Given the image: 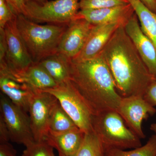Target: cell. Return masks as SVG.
<instances>
[{
	"mask_svg": "<svg viewBox=\"0 0 156 156\" xmlns=\"http://www.w3.org/2000/svg\"><path fill=\"white\" fill-rule=\"evenodd\" d=\"M107 65L122 97L143 96L156 81L149 72L124 25L119 27L99 54Z\"/></svg>",
	"mask_w": 156,
	"mask_h": 156,
	"instance_id": "obj_1",
	"label": "cell"
},
{
	"mask_svg": "<svg viewBox=\"0 0 156 156\" xmlns=\"http://www.w3.org/2000/svg\"><path fill=\"white\" fill-rule=\"evenodd\" d=\"M70 81L92 115L118 109L122 97L100 55L87 60H71Z\"/></svg>",
	"mask_w": 156,
	"mask_h": 156,
	"instance_id": "obj_2",
	"label": "cell"
},
{
	"mask_svg": "<svg viewBox=\"0 0 156 156\" xmlns=\"http://www.w3.org/2000/svg\"><path fill=\"white\" fill-rule=\"evenodd\" d=\"M16 24L34 63L57 52L68 25H41L23 14L17 15Z\"/></svg>",
	"mask_w": 156,
	"mask_h": 156,
	"instance_id": "obj_3",
	"label": "cell"
},
{
	"mask_svg": "<svg viewBox=\"0 0 156 156\" xmlns=\"http://www.w3.org/2000/svg\"><path fill=\"white\" fill-rule=\"evenodd\" d=\"M92 125L104 148L126 150L142 146L140 138L126 126L117 111H106L92 115Z\"/></svg>",
	"mask_w": 156,
	"mask_h": 156,
	"instance_id": "obj_4",
	"label": "cell"
},
{
	"mask_svg": "<svg viewBox=\"0 0 156 156\" xmlns=\"http://www.w3.org/2000/svg\"><path fill=\"white\" fill-rule=\"evenodd\" d=\"M80 0H53L44 4L34 1L26 3L25 17L34 22L68 25L76 19Z\"/></svg>",
	"mask_w": 156,
	"mask_h": 156,
	"instance_id": "obj_5",
	"label": "cell"
},
{
	"mask_svg": "<svg viewBox=\"0 0 156 156\" xmlns=\"http://www.w3.org/2000/svg\"><path fill=\"white\" fill-rule=\"evenodd\" d=\"M42 91L57 98L61 106L76 126L84 133L92 131V115L69 80L54 88Z\"/></svg>",
	"mask_w": 156,
	"mask_h": 156,
	"instance_id": "obj_6",
	"label": "cell"
},
{
	"mask_svg": "<svg viewBox=\"0 0 156 156\" xmlns=\"http://www.w3.org/2000/svg\"><path fill=\"white\" fill-rule=\"evenodd\" d=\"M16 17L3 29L6 53L5 60L0 61V69L11 73L22 71L34 63L17 28Z\"/></svg>",
	"mask_w": 156,
	"mask_h": 156,
	"instance_id": "obj_7",
	"label": "cell"
},
{
	"mask_svg": "<svg viewBox=\"0 0 156 156\" xmlns=\"http://www.w3.org/2000/svg\"><path fill=\"white\" fill-rule=\"evenodd\" d=\"M0 112L9 130L11 141L26 147L35 141L27 112L3 93L0 95Z\"/></svg>",
	"mask_w": 156,
	"mask_h": 156,
	"instance_id": "obj_8",
	"label": "cell"
},
{
	"mask_svg": "<svg viewBox=\"0 0 156 156\" xmlns=\"http://www.w3.org/2000/svg\"><path fill=\"white\" fill-rule=\"evenodd\" d=\"M57 98L48 92L37 90L30 104L31 128L35 141L45 140L49 134L50 113Z\"/></svg>",
	"mask_w": 156,
	"mask_h": 156,
	"instance_id": "obj_9",
	"label": "cell"
},
{
	"mask_svg": "<svg viewBox=\"0 0 156 156\" xmlns=\"http://www.w3.org/2000/svg\"><path fill=\"white\" fill-rule=\"evenodd\" d=\"M117 111L124 120L126 126L139 138L144 139L145 135L142 130V122L156 112V109L142 95L122 97Z\"/></svg>",
	"mask_w": 156,
	"mask_h": 156,
	"instance_id": "obj_10",
	"label": "cell"
},
{
	"mask_svg": "<svg viewBox=\"0 0 156 156\" xmlns=\"http://www.w3.org/2000/svg\"><path fill=\"white\" fill-rule=\"evenodd\" d=\"M93 24L82 18H76L68 24L58 45L57 52L73 60L83 48Z\"/></svg>",
	"mask_w": 156,
	"mask_h": 156,
	"instance_id": "obj_11",
	"label": "cell"
},
{
	"mask_svg": "<svg viewBox=\"0 0 156 156\" xmlns=\"http://www.w3.org/2000/svg\"><path fill=\"white\" fill-rule=\"evenodd\" d=\"M124 27L149 72L156 80V49L142 31L135 12Z\"/></svg>",
	"mask_w": 156,
	"mask_h": 156,
	"instance_id": "obj_12",
	"label": "cell"
},
{
	"mask_svg": "<svg viewBox=\"0 0 156 156\" xmlns=\"http://www.w3.org/2000/svg\"><path fill=\"white\" fill-rule=\"evenodd\" d=\"M122 25L125 26L120 23L93 26L81 53L73 60L75 61L87 60L98 56L117 29Z\"/></svg>",
	"mask_w": 156,
	"mask_h": 156,
	"instance_id": "obj_13",
	"label": "cell"
},
{
	"mask_svg": "<svg viewBox=\"0 0 156 156\" xmlns=\"http://www.w3.org/2000/svg\"><path fill=\"white\" fill-rule=\"evenodd\" d=\"M134 13V9L129 3L111 8L80 10L76 17L86 20L94 25L113 23L125 25Z\"/></svg>",
	"mask_w": 156,
	"mask_h": 156,
	"instance_id": "obj_14",
	"label": "cell"
},
{
	"mask_svg": "<svg viewBox=\"0 0 156 156\" xmlns=\"http://www.w3.org/2000/svg\"><path fill=\"white\" fill-rule=\"evenodd\" d=\"M0 74L8 76L20 83L27 84L38 90H44L58 86L38 63H34L20 72L11 73L6 69H0Z\"/></svg>",
	"mask_w": 156,
	"mask_h": 156,
	"instance_id": "obj_15",
	"label": "cell"
},
{
	"mask_svg": "<svg viewBox=\"0 0 156 156\" xmlns=\"http://www.w3.org/2000/svg\"><path fill=\"white\" fill-rule=\"evenodd\" d=\"M0 89L13 103L27 112L32 98L38 90L2 74H0Z\"/></svg>",
	"mask_w": 156,
	"mask_h": 156,
	"instance_id": "obj_16",
	"label": "cell"
},
{
	"mask_svg": "<svg viewBox=\"0 0 156 156\" xmlns=\"http://www.w3.org/2000/svg\"><path fill=\"white\" fill-rule=\"evenodd\" d=\"M85 133L77 128L61 133L49 132L46 140L58 151L59 156H75L82 145Z\"/></svg>",
	"mask_w": 156,
	"mask_h": 156,
	"instance_id": "obj_17",
	"label": "cell"
},
{
	"mask_svg": "<svg viewBox=\"0 0 156 156\" xmlns=\"http://www.w3.org/2000/svg\"><path fill=\"white\" fill-rule=\"evenodd\" d=\"M70 61L71 59L57 52L44 58L38 63L58 85L70 80Z\"/></svg>",
	"mask_w": 156,
	"mask_h": 156,
	"instance_id": "obj_18",
	"label": "cell"
},
{
	"mask_svg": "<svg viewBox=\"0 0 156 156\" xmlns=\"http://www.w3.org/2000/svg\"><path fill=\"white\" fill-rule=\"evenodd\" d=\"M138 18L140 28L156 49V14L140 0H128Z\"/></svg>",
	"mask_w": 156,
	"mask_h": 156,
	"instance_id": "obj_19",
	"label": "cell"
},
{
	"mask_svg": "<svg viewBox=\"0 0 156 156\" xmlns=\"http://www.w3.org/2000/svg\"><path fill=\"white\" fill-rule=\"evenodd\" d=\"M79 128L57 100L53 105L49 119V132L61 133Z\"/></svg>",
	"mask_w": 156,
	"mask_h": 156,
	"instance_id": "obj_20",
	"label": "cell"
},
{
	"mask_svg": "<svg viewBox=\"0 0 156 156\" xmlns=\"http://www.w3.org/2000/svg\"><path fill=\"white\" fill-rule=\"evenodd\" d=\"M105 156H156V136H151L145 145L131 151L105 148Z\"/></svg>",
	"mask_w": 156,
	"mask_h": 156,
	"instance_id": "obj_21",
	"label": "cell"
},
{
	"mask_svg": "<svg viewBox=\"0 0 156 156\" xmlns=\"http://www.w3.org/2000/svg\"><path fill=\"white\" fill-rule=\"evenodd\" d=\"M75 156H105L103 144L93 130L85 133L82 145Z\"/></svg>",
	"mask_w": 156,
	"mask_h": 156,
	"instance_id": "obj_22",
	"label": "cell"
},
{
	"mask_svg": "<svg viewBox=\"0 0 156 156\" xmlns=\"http://www.w3.org/2000/svg\"><path fill=\"white\" fill-rule=\"evenodd\" d=\"M26 147L22 156H55L53 147L46 140L34 141Z\"/></svg>",
	"mask_w": 156,
	"mask_h": 156,
	"instance_id": "obj_23",
	"label": "cell"
},
{
	"mask_svg": "<svg viewBox=\"0 0 156 156\" xmlns=\"http://www.w3.org/2000/svg\"><path fill=\"white\" fill-rule=\"evenodd\" d=\"M129 3L128 0H80V10L111 8Z\"/></svg>",
	"mask_w": 156,
	"mask_h": 156,
	"instance_id": "obj_24",
	"label": "cell"
},
{
	"mask_svg": "<svg viewBox=\"0 0 156 156\" xmlns=\"http://www.w3.org/2000/svg\"><path fill=\"white\" fill-rule=\"evenodd\" d=\"M17 14L5 0H0V28L17 17Z\"/></svg>",
	"mask_w": 156,
	"mask_h": 156,
	"instance_id": "obj_25",
	"label": "cell"
},
{
	"mask_svg": "<svg viewBox=\"0 0 156 156\" xmlns=\"http://www.w3.org/2000/svg\"><path fill=\"white\" fill-rule=\"evenodd\" d=\"M143 97L151 105L156 106V81H154L147 87Z\"/></svg>",
	"mask_w": 156,
	"mask_h": 156,
	"instance_id": "obj_26",
	"label": "cell"
},
{
	"mask_svg": "<svg viewBox=\"0 0 156 156\" xmlns=\"http://www.w3.org/2000/svg\"><path fill=\"white\" fill-rule=\"evenodd\" d=\"M11 6L17 15L23 14L25 16L26 14V3L24 0H5Z\"/></svg>",
	"mask_w": 156,
	"mask_h": 156,
	"instance_id": "obj_27",
	"label": "cell"
},
{
	"mask_svg": "<svg viewBox=\"0 0 156 156\" xmlns=\"http://www.w3.org/2000/svg\"><path fill=\"white\" fill-rule=\"evenodd\" d=\"M0 156H17V151L9 142L0 143Z\"/></svg>",
	"mask_w": 156,
	"mask_h": 156,
	"instance_id": "obj_28",
	"label": "cell"
},
{
	"mask_svg": "<svg viewBox=\"0 0 156 156\" xmlns=\"http://www.w3.org/2000/svg\"><path fill=\"white\" fill-rule=\"evenodd\" d=\"M10 140L9 130L2 117L0 115V143L9 142Z\"/></svg>",
	"mask_w": 156,
	"mask_h": 156,
	"instance_id": "obj_29",
	"label": "cell"
},
{
	"mask_svg": "<svg viewBox=\"0 0 156 156\" xmlns=\"http://www.w3.org/2000/svg\"><path fill=\"white\" fill-rule=\"evenodd\" d=\"M150 10L156 14V0H140Z\"/></svg>",
	"mask_w": 156,
	"mask_h": 156,
	"instance_id": "obj_30",
	"label": "cell"
},
{
	"mask_svg": "<svg viewBox=\"0 0 156 156\" xmlns=\"http://www.w3.org/2000/svg\"><path fill=\"white\" fill-rule=\"evenodd\" d=\"M31 1H35V2H37V3H39V4H41V5L44 4V3L48 2V0H24L26 3L30 2Z\"/></svg>",
	"mask_w": 156,
	"mask_h": 156,
	"instance_id": "obj_31",
	"label": "cell"
},
{
	"mask_svg": "<svg viewBox=\"0 0 156 156\" xmlns=\"http://www.w3.org/2000/svg\"><path fill=\"white\" fill-rule=\"evenodd\" d=\"M150 129L151 131H154L155 135L156 136V123H153L151 125Z\"/></svg>",
	"mask_w": 156,
	"mask_h": 156,
	"instance_id": "obj_32",
	"label": "cell"
}]
</instances>
